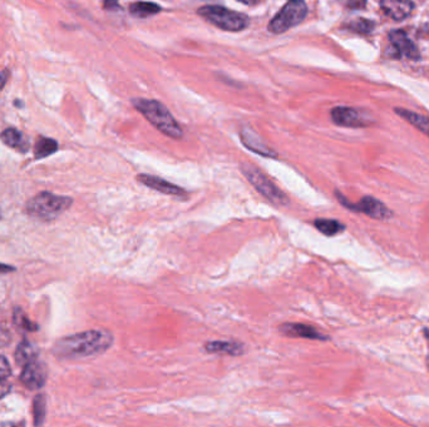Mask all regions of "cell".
Listing matches in <instances>:
<instances>
[{
    "mask_svg": "<svg viewBox=\"0 0 429 427\" xmlns=\"http://www.w3.org/2000/svg\"><path fill=\"white\" fill-rule=\"evenodd\" d=\"M113 344L111 332L104 330H90L70 335L57 341L53 352L58 358L90 357L107 351Z\"/></svg>",
    "mask_w": 429,
    "mask_h": 427,
    "instance_id": "cell-1",
    "label": "cell"
},
{
    "mask_svg": "<svg viewBox=\"0 0 429 427\" xmlns=\"http://www.w3.org/2000/svg\"><path fill=\"white\" fill-rule=\"evenodd\" d=\"M133 105L141 112V114L154 125L159 132L166 134L167 137L180 139L182 137V129L180 125L176 122V119L171 116L166 107L163 104L159 103V101H151V99H143L137 98L133 99Z\"/></svg>",
    "mask_w": 429,
    "mask_h": 427,
    "instance_id": "cell-2",
    "label": "cell"
},
{
    "mask_svg": "<svg viewBox=\"0 0 429 427\" xmlns=\"http://www.w3.org/2000/svg\"><path fill=\"white\" fill-rule=\"evenodd\" d=\"M73 203V200L66 196L42 192L27 203L29 216L41 220H53L64 214Z\"/></svg>",
    "mask_w": 429,
    "mask_h": 427,
    "instance_id": "cell-3",
    "label": "cell"
},
{
    "mask_svg": "<svg viewBox=\"0 0 429 427\" xmlns=\"http://www.w3.org/2000/svg\"><path fill=\"white\" fill-rule=\"evenodd\" d=\"M241 171L250 183L255 187L257 192L263 194L266 200L277 206H289V197L281 189H279L257 167L250 163H243Z\"/></svg>",
    "mask_w": 429,
    "mask_h": 427,
    "instance_id": "cell-4",
    "label": "cell"
},
{
    "mask_svg": "<svg viewBox=\"0 0 429 427\" xmlns=\"http://www.w3.org/2000/svg\"><path fill=\"white\" fill-rule=\"evenodd\" d=\"M202 18L217 28L228 32H240L248 27L249 19L243 14L236 13L228 8L219 6H208L199 9Z\"/></svg>",
    "mask_w": 429,
    "mask_h": 427,
    "instance_id": "cell-5",
    "label": "cell"
},
{
    "mask_svg": "<svg viewBox=\"0 0 429 427\" xmlns=\"http://www.w3.org/2000/svg\"><path fill=\"white\" fill-rule=\"evenodd\" d=\"M308 7L303 0H290L269 23V32L281 34L304 21Z\"/></svg>",
    "mask_w": 429,
    "mask_h": 427,
    "instance_id": "cell-6",
    "label": "cell"
},
{
    "mask_svg": "<svg viewBox=\"0 0 429 427\" xmlns=\"http://www.w3.org/2000/svg\"><path fill=\"white\" fill-rule=\"evenodd\" d=\"M335 194L338 196L340 203L353 212L367 214L374 220H389L392 217V212L388 209L386 205L381 203V200H375L374 197L367 196V197L361 198L358 203H350L339 192H337Z\"/></svg>",
    "mask_w": 429,
    "mask_h": 427,
    "instance_id": "cell-7",
    "label": "cell"
},
{
    "mask_svg": "<svg viewBox=\"0 0 429 427\" xmlns=\"http://www.w3.org/2000/svg\"><path fill=\"white\" fill-rule=\"evenodd\" d=\"M21 381L29 390H39L47 381V370L43 364L35 360L23 367Z\"/></svg>",
    "mask_w": 429,
    "mask_h": 427,
    "instance_id": "cell-8",
    "label": "cell"
},
{
    "mask_svg": "<svg viewBox=\"0 0 429 427\" xmlns=\"http://www.w3.org/2000/svg\"><path fill=\"white\" fill-rule=\"evenodd\" d=\"M137 180L139 183H142L143 186L148 187L151 189H154L157 192L165 193L168 196H174V197H183L186 196L187 192L181 188V187L173 185L168 180L159 178L156 176H150V174H139L137 176Z\"/></svg>",
    "mask_w": 429,
    "mask_h": 427,
    "instance_id": "cell-9",
    "label": "cell"
},
{
    "mask_svg": "<svg viewBox=\"0 0 429 427\" xmlns=\"http://www.w3.org/2000/svg\"><path fill=\"white\" fill-rule=\"evenodd\" d=\"M279 330L288 337L308 338V340H320V341L329 340L328 336L323 335L315 327L309 326V324H280Z\"/></svg>",
    "mask_w": 429,
    "mask_h": 427,
    "instance_id": "cell-10",
    "label": "cell"
},
{
    "mask_svg": "<svg viewBox=\"0 0 429 427\" xmlns=\"http://www.w3.org/2000/svg\"><path fill=\"white\" fill-rule=\"evenodd\" d=\"M381 8L395 21H403L413 12L412 0H381Z\"/></svg>",
    "mask_w": 429,
    "mask_h": 427,
    "instance_id": "cell-11",
    "label": "cell"
},
{
    "mask_svg": "<svg viewBox=\"0 0 429 427\" xmlns=\"http://www.w3.org/2000/svg\"><path fill=\"white\" fill-rule=\"evenodd\" d=\"M203 347L208 353H225L229 356H241L246 352L245 344L237 341H211Z\"/></svg>",
    "mask_w": 429,
    "mask_h": 427,
    "instance_id": "cell-12",
    "label": "cell"
},
{
    "mask_svg": "<svg viewBox=\"0 0 429 427\" xmlns=\"http://www.w3.org/2000/svg\"><path fill=\"white\" fill-rule=\"evenodd\" d=\"M332 118L334 123L341 127H360L364 125V121L360 117L359 113L353 108L338 107L332 110Z\"/></svg>",
    "mask_w": 429,
    "mask_h": 427,
    "instance_id": "cell-13",
    "label": "cell"
},
{
    "mask_svg": "<svg viewBox=\"0 0 429 427\" xmlns=\"http://www.w3.org/2000/svg\"><path fill=\"white\" fill-rule=\"evenodd\" d=\"M389 39L392 41V44L395 45V49L401 53V55H406L410 59H418L419 53L418 49L415 47L412 41L409 39L407 34L401 30H395L389 34Z\"/></svg>",
    "mask_w": 429,
    "mask_h": 427,
    "instance_id": "cell-14",
    "label": "cell"
},
{
    "mask_svg": "<svg viewBox=\"0 0 429 427\" xmlns=\"http://www.w3.org/2000/svg\"><path fill=\"white\" fill-rule=\"evenodd\" d=\"M241 138H243V145L257 154H261L263 157H270V158L277 157V153L265 145L257 133L243 129V133H241Z\"/></svg>",
    "mask_w": 429,
    "mask_h": 427,
    "instance_id": "cell-15",
    "label": "cell"
},
{
    "mask_svg": "<svg viewBox=\"0 0 429 427\" xmlns=\"http://www.w3.org/2000/svg\"><path fill=\"white\" fill-rule=\"evenodd\" d=\"M0 139L3 140L4 145L10 147V148H14V149L21 152H26L28 149L26 138L21 134V132L15 129V128L6 129L0 134Z\"/></svg>",
    "mask_w": 429,
    "mask_h": 427,
    "instance_id": "cell-16",
    "label": "cell"
},
{
    "mask_svg": "<svg viewBox=\"0 0 429 427\" xmlns=\"http://www.w3.org/2000/svg\"><path fill=\"white\" fill-rule=\"evenodd\" d=\"M38 357V350L28 341H23L18 344L15 351V361L18 365L24 367L29 362H33Z\"/></svg>",
    "mask_w": 429,
    "mask_h": 427,
    "instance_id": "cell-17",
    "label": "cell"
},
{
    "mask_svg": "<svg viewBox=\"0 0 429 427\" xmlns=\"http://www.w3.org/2000/svg\"><path fill=\"white\" fill-rule=\"evenodd\" d=\"M397 114H399L401 117L404 118L408 123L415 125V128H418L419 131L423 132L424 134H427L429 137V118L424 116H419L415 112H409V110H399L397 108Z\"/></svg>",
    "mask_w": 429,
    "mask_h": 427,
    "instance_id": "cell-18",
    "label": "cell"
},
{
    "mask_svg": "<svg viewBox=\"0 0 429 427\" xmlns=\"http://www.w3.org/2000/svg\"><path fill=\"white\" fill-rule=\"evenodd\" d=\"M314 226L319 232L329 236V237L341 233L346 229V226L343 223H340L339 220H326V218H318V220H314Z\"/></svg>",
    "mask_w": 429,
    "mask_h": 427,
    "instance_id": "cell-19",
    "label": "cell"
},
{
    "mask_svg": "<svg viewBox=\"0 0 429 427\" xmlns=\"http://www.w3.org/2000/svg\"><path fill=\"white\" fill-rule=\"evenodd\" d=\"M58 149V143H57L54 139H50V138L41 137L34 147V156L35 158H46L50 154L56 153Z\"/></svg>",
    "mask_w": 429,
    "mask_h": 427,
    "instance_id": "cell-20",
    "label": "cell"
},
{
    "mask_svg": "<svg viewBox=\"0 0 429 427\" xmlns=\"http://www.w3.org/2000/svg\"><path fill=\"white\" fill-rule=\"evenodd\" d=\"M159 10H161L159 6L154 3H150V1H137L130 6V12L132 15L139 17V18H146L153 14L159 13Z\"/></svg>",
    "mask_w": 429,
    "mask_h": 427,
    "instance_id": "cell-21",
    "label": "cell"
},
{
    "mask_svg": "<svg viewBox=\"0 0 429 427\" xmlns=\"http://www.w3.org/2000/svg\"><path fill=\"white\" fill-rule=\"evenodd\" d=\"M14 324L21 330L29 331V332L37 331L39 329L38 324H35L34 322H32L29 318H27L26 313L21 309H15Z\"/></svg>",
    "mask_w": 429,
    "mask_h": 427,
    "instance_id": "cell-22",
    "label": "cell"
},
{
    "mask_svg": "<svg viewBox=\"0 0 429 427\" xmlns=\"http://www.w3.org/2000/svg\"><path fill=\"white\" fill-rule=\"evenodd\" d=\"M44 406H46V401H44V396L39 395L37 396V399L34 401V416H35V425H42L43 419H44Z\"/></svg>",
    "mask_w": 429,
    "mask_h": 427,
    "instance_id": "cell-23",
    "label": "cell"
},
{
    "mask_svg": "<svg viewBox=\"0 0 429 427\" xmlns=\"http://www.w3.org/2000/svg\"><path fill=\"white\" fill-rule=\"evenodd\" d=\"M12 375V368L7 361V358L0 355V381L7 379Z\"/></svg>",
    "mask_w": 429,
    "mask_h": 427,
    "instance_id": "cell-24",
    "label": "cell"
},
{
    "mask_svg": "<svg viewBox=\"0 0 429 427\" xmlns=\"http://www.w3.org/2000/svg\"><path fill=\"white\" fill-rule=\"evenodd\" d=\"M352 28H353L354 30H358V32L364 33V32L370 30L372 25L368 23V21H357L352 24Z\"/></svg>",
    "mask_w": 429,
    "mask_h": 427,
    "instance_id": "cell-25",
    "label": "cell"
},
{
    "mask_svg": "<svg viewBox=\"0 0 429 427\" xmlns=\"http://www.w3.org/2000/svg\"><path fill=\"white\" fill-rule=\"evenodd\" d=\"M10 387H12V386L8 385L7 382H6V379H4V381H0V399L4 397V396L10 391Z\"/></svg>",
    "mask_w": 429,
    "mask_h": 427,
    "instance_id": "cell-26",
    "label": "cell"
},
{
    "mask_svg": "<svg viewBox=\"0 0 429 427\" xmlns=\"http://www.w3.org/2000/svg\"><path fill=\"white\" fill-rule=\"evenodd\" d=\"M8 76H9L8 70H3V72H0V90H3V87L6 85V83H7L8 81Z\"/></svg>",
    "mask_w": 429,
    "mask_h": 427,
    "instance_id": "cell-27",
    "label": "cell"
},
{
    "mask_svg": "<svg viewBox=\"0 0 429 427\" xmlns=\"http://www.w3.org/2000/svg\"><path fill=\"white\" fill-rule=\"evenodd\" d=\"M346 4L350 7H360L364 4L366 0H346Z\"/></svg>",
    "mask_w": 429,
    "mask_h": 427,
    "instance_id": "cell-28",
    "label": "cell"
},
{
    "mask_svg": "<svg viewBox=\"0 0 429 427\" xmlns=\"http://www.w3.org/2000/svg\"><path fill=\"white\" fill-rule=\"evenodd\" d=\"M117 0H106L103 7L106 8V9H113V8L117 7Z\"/></svg>",
    "mask_w": 429,
    "mask_h": 427,
    "instance_id": "cell-29",
    "label": "cell"
},
{
    "mask_svg": "<svg viewBox=\"0 0 429 427\" xmlns=\"http://www.w3.org/2000/svg\"><path fill=\"white\" fill-rule=\"evenodd\" d=\"M239 1H241V3H243V4H248V6H251V4L257 3V0H239Z\"/></svg>",
    "mask_w": 429,
    "mask_h": 427,
    "instance_id": "cell-30",
    "label": "cell"
},
{
    "mask_svg": "<svg viewBox=\"0 0 429 427\" xmlns=\"http://www.w3.org/2000/svg\"><path fill=\"white\" fill-rule=\"evenodd\" d=\"M10 267H8V266H1L0 264V271H10Z\"/></svg>",
    "mask_w": 429,
    "mask_h": 427,
    "instance_id": "cell-31",
    "label": "cell"
}]
</instances>
